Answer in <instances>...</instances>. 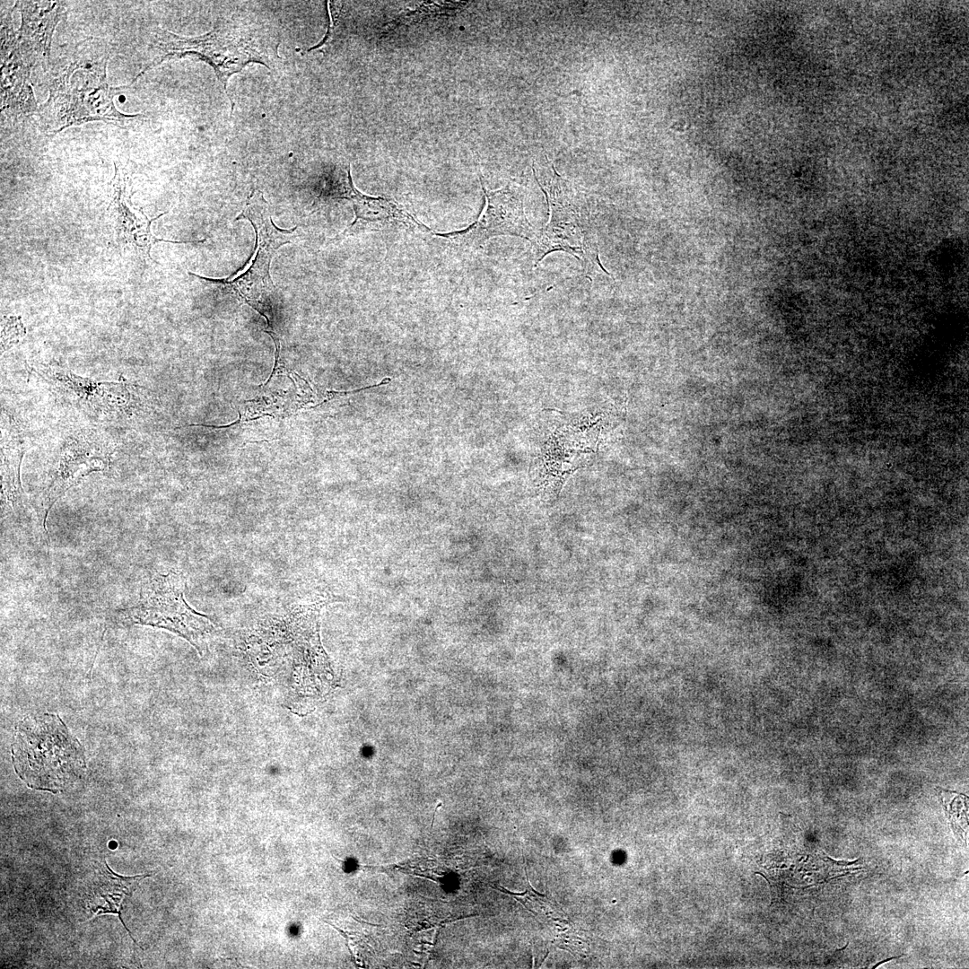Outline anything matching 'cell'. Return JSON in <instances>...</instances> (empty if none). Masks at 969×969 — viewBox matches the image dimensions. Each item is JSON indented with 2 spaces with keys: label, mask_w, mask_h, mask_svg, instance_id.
Returning a JSON list of instances; mask_svg holds the SVG:
<instances>
[{
  "label": "cell",
  "mask_w": 969,
  "mask_h": 969,
  "mask_svg": "<svg viewBox=\"0 0 969 969\" xmlns=\"http://www.w3.org/2000/svg\"><path fill=\"white\" fill-rule=\"evenodd\" d=\"M330 192L334 196L347 199L353 204L354 221L342 234L347 232L351 234L361 226L369 223L383 225L394 223L423 231H431L427 226L395 201L367 196L357 190L352 180L350 165L335 170Z\"/></svg>",
  "instance_id": "12"
},
{
  "label": "cell",
  "mask_w": 969,
  "mask_h": 969,
  "mask_svg": "<svg viewBox=\"0 0 969 969\" xmlns=\"http://www.w3.org/2000/svg\"><path fill=\"white\" fill-rule=\"evenodd\" d=\"M14 7L22 14V25L17 33L11 29L5 32L4 44L16 50L32 67L39 59L49 57L52 35L65 9L55 2H16Z\"/></svg>",
  "instance_id": "11"
},
{
  "label": "cell",
  "mask_w": 969,
  "mask_h": 969,
  "mask_svg": "<svg viewBox=\"0 0 969 969\" xmlns=\"http://www.w3.org/2000/svg\"><path fill=\"white\" fill-rule=\"evenodd\" d=\"M482 187L485 205L478 219L464 230L434 234L464 249H478L487 240L502 235L532 240L536 234L526 216L519 188L507 185L497 190H487Z\"/></svg>",
  "instance_id": "8"
},
{
  "label": "cell",
  "mask_w": 969,
  "mask_h": 969,
  "mask_svg": "<svg viewBox=\"0 0 969 969\" xmlns=\"http://www.w3.org/2000/svg\"><path fill=\"white\" fill-rule=\"evenodd\" d=\"M550 177L537 179L546 194L550 219L540 234L536 235L533 252L536 264L554 251H564L577 258L589 270L608 274L598 258L596 235L585 197L564 180L551 164Z\"/></svg>",
  "instance_id": "4"
},
{
  "label": "cell",
  "mask_w": 969,
  "mask_h": 969,
  "mask_svg": "<svg viewBox=\"0 0 969 969\" xmlns=\"http://www.w3.org/2000/svg\"><path fill=\"white\" fill-rule=\"evenodd\" d=\"M109 187L107 214L115 240L124 249L131 250L145 260H151V249L157 242H194L163 240L153 234L152 223L166 213L149 218L142 209L135 207L131 200L133 195L131 179L117 163H115V174Z\"/></svg>",
  "instance_id": "10"
},
{
  "label": "cell",
  "mask_w": 969,
  "mask_h": 969,
  "mask_svg": "<svg viewBox=\"0 0 969 969\" xmlns=\"http://www.w3.org/2000/svg\"><path fill=\"white\" fill-rule=\"evenodd\" d=\"M185 584L184 576L179 572L155 575L143 586L136 604L116 611V618L126 624L168 630L188 641L202 654L214 625L186 601Z\"/></svg>",
  "instance_id": "5"
},
{
  "label": "cell",
  "mask_w": 969,
  "mask_h": 969,
  "mask_svg": "<svg viewBox=\"0 0 969 969\" xmlns=\"http://www.w3.org/2000/svg\"><path fill=\"white\" fill-rule=\"evenodd\" d=\"M54 390L87 415L103 420L131 417L141 397V386L122 378L118 382L99 381L69 369L48 364L29 366Z\"/></svg>",
  "instance_id": "7"
},
{
  "label": "cell",
  "mask_w": 969,
  "mask_h": 969,
  "mask_svg": "<svg viewBox=\"0 0 969 969\" xmlns=\"http://www.w3.org/2000/svg\"><path fill=\"white\" fill-rule=\"evenodd\" d=\"M25 453L24 440L13 428L3 431L1 445V501L2 507L13 512L24 504L20 469Z\"/></svg>",
  "instance_id": "13"
},
{
  "label": "cell",
  "mask_w": 969,
  "mask_h": 969,
  "mask_svg": "<svg viewBox=\"0 0 969 969\" xmlns=\"http://www.w3.org/2000/svg\"><path fill=\"white\" fill-rule=\"evenodd\" d=\"M11 747L15 772L31 789L58 792L85 769L83 746L57 714L24 718Z\"/></svg>",
  "instance_id": "3"
},
{
  "label": "cell",
  "mask_w": 969,
  "mask_h": 969,
  "mask_svg": "<svg viewBox=\"0 0 969 969\" xmlns=\"http://www.w3.org/2000/svg\"><path fill=\"white\" fill-rule=\"evenodd\" d=\"M240 219L248 220L256 233L255 251L243 271L232 280H215L190 272L188 274L204 281L229 287L268 321V305L275 292L270 275L271 262L281 246L292 243L299 237L296 233L298 227L290 230L276 227L272 220L269 205L260 190L251 193L242 212L236 218Z\"/></svg>",
  "instance_id": "6"
},
{
  "label": "cell",
  "mask_w": 969,
  "mask_h": 969,
  "mask_svg": "<svg viewBox=\"0 0 969 969\" xmlns=\"http://www.w3.org/2000/svg\"><path fill=\"white\" fill-rule=\"evenodd\" d=\"M527 879L528 886L523 893H513L504 887L495 886V888L511 895L540 921L566 922V914L555 900L546 894L537 892L529 884L528 875Z\"/></svg>",
  "instance_id": "15"
},
{
  "label": "cell",
  "mask_w": 969,
  "mask_h": 969,
  "mask_svg": "<svg viewBox=\"0 0 969 969\" xmlns=\"http://www.w3.org/2000/svg\"><path fill=\"white\" fill-rule=\"evenodd\" d=\"M147 874L135 877H123L113 872L105 862V868L100 869L88 896V906L92 912L100 915L101 913H115L120 916L125 900L131 896L133 892Z\"/></svg>",
  "instance_id": "14"
},
{
  "label": "cell",
  "mask_w": 969,
  "mask_h": 969,
  "mask_svg": "<svg viewBox=\"0 0 969 969\" xmlns=\"http://www.w3.org/2000/svg\"><path fill=\"white\" fill-rule=\"evenodd\" d=\"M109 57L108 47L96 40L76 46L70 61L52 79L49 98L39 108L47 131L56 134L94 120L125 123L139 116L125 115L116 109L113 98L120 88L108 83Z\"/></svg>",
  "instance_id": "2"
},
{
  "label": "cell",
  "mask_w": 969,
  "mask_h": 969,
  "mask_svg": "<svg viewBox=\"0 0 969 969\" xmlns=\"http://www.w3.org/2000/svg\"><path fill=\"white\" fill-rule=\"evenodd\" d=\"M280 42L276 30L249 17L225 19L210 31L196 37L179 36L157 28L150 45L153 57L130 84L164 61L189 57L208 64L228 94L231 76L249 64L275 68L282 61L278 53Z\"/></svg>",
  "instance_id": "1"
},
{
  "label": "cell",
  "mask_w": 969,
  "mask_h": 969,
  "mask_svg": "<svg viewBox=\"0 0 969 969\" xmlns=\"http://www.w3.org/2000/svg\"><path fill=\"white\" fill-rule=\"evenodd\" d=\"M25 333V328L19 317L12 316L5 319L1 336L2 353L17 344Z\"/></svg>",
  "instance_id": "16"
},
{
  "label": "cell",
  "mask_w": 969,
  "mask_h": 969,
  "mask_svg": "<svg viewBox=\"0 0 969 969\" xmlns=\"http://www.w3.org/2000/svg\"><path fill=\"white\" fill-rule=\"evenodd\" d=\"M111 451L84 436L70 439L61 449L47 486L36 499L34 509L47 533V519L56 502L72 486L92 472L107 469Z\"/></svg>",
  "instance_id": "9"
}]
</instances>
